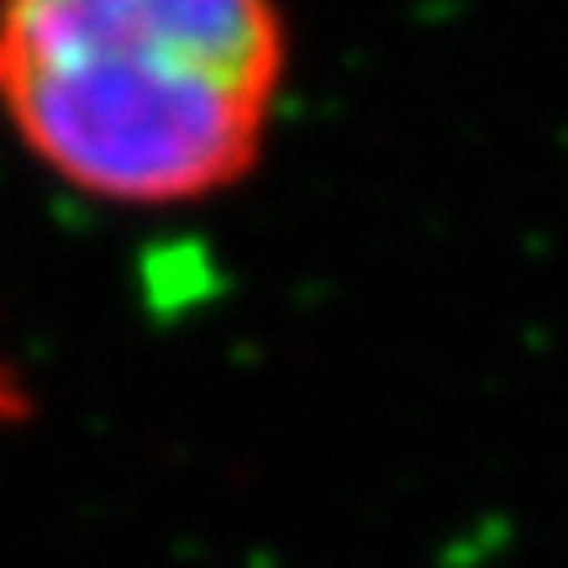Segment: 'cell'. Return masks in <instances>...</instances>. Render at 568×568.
Here are the masks:
<instances>
[{
  "label": "cell",
  "instance_id": "obj_1",
  "mask_svg": "<svg viewBox=\"0 0 568 568\" xmlns=\"http://www.w3.org/2000/svg\"><path fill=\"white\" fill-rule=\"evenodd\" d=\"M290 80L280 0H0V116L59 184L169 211L264 163Z\"/></svg>",
  "mask_w": 568,
  "mask_h": 568
},
{
  "label": "cell",
  "instance_id": "obj_2",
  "mask_svg": "<svg viewBox=\"0 0 568 568\" xmlns=\"http://www.w3.org/2000/svg\"><path fill=\"white\" fill-rule=\"evenodd\" d=\"M27 410H32V389H27V379L17 374V364L0 353V437L17 432V426L27 422Z\"/></svg>",
  "mask_w": 568,
  "mask_h": 568
}]
</instances>
